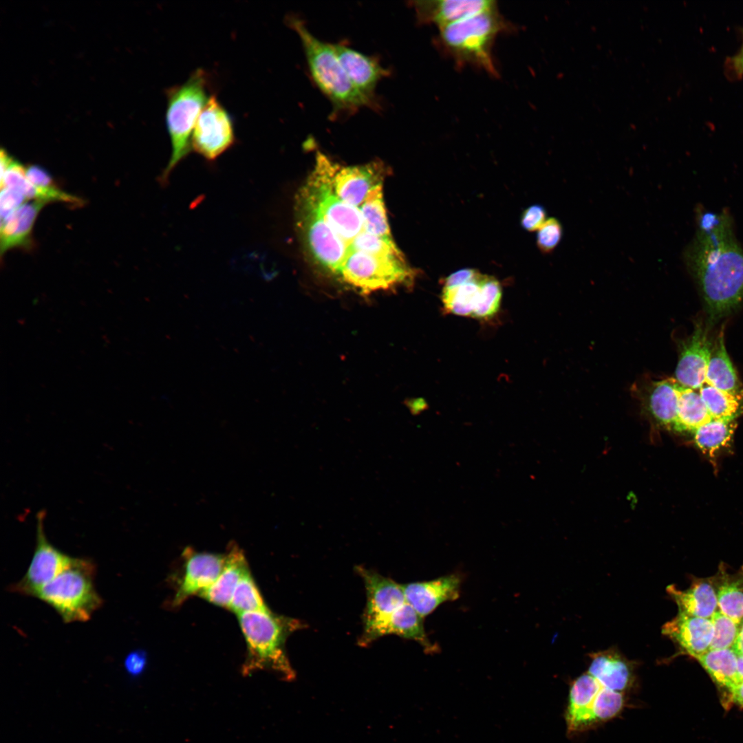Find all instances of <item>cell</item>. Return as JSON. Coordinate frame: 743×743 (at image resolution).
<instances>
[{"mask_svg": "<svg viewBox=\"0 0 743 743\" xmlns=\"http://www.w3.org/2000/svg\"><path fill=\"white\" fill-rule=\"evenodd\" d=\"M235 142L231 116L217 96L211 95L195 125L191 148L208 161H213Z\"/></svg>", "mask_w": 743, "mask_h": 743, "instance_id": "obj_10", "label": "cell"}, {"mask_svg": "<svg viewBox=\"0 0 743 743\" xmlns=\"http://www.w3.org/2000/svg\"><path fill=\"white\" fill-rule=\"evenodd\" d=\"M48 203L32 200L24 203L7 219L1 221L0 253L19 248L30 251L34 248L33 227L40 211Z\"/></svg>", "mask_w": 743, "mask_h": 743, "instance_id": "obj_21", "label": "cell"}, {"mask_svg": "<svg viewBox=\"0 0 743 743\" xmlns=\"http://www.w3.org/2000/svg\"><path fill=\"white\" fill-rule=\"evenodd\" d=\"M366 590L367 603L363 613V627L387 616L407 601L402 585L379 573L356 567Z\"/></svg>", "mask_w": 743, "mask_h": 743, "instance_id": "obj_13", "label": "cell"}, {"mask_svg": "<svg viewBox=\"0 0 743 743\" xmlns=\"http://www.w3.org/2000/svg\"><path fill=\"white\" fill-rule=\"evenodd\" d=\"M305 204L310 248L321 263L339 274L348 254V246L324 221L317 209L307 201Z\"/></svg>", "mask_w": 743, "mask_h": 743, "instance_id": "obj_16", "label": "cell"}, {"mask_svg": "<svg viewBox=\"0 0 743 743\" xmlns=\"http://www.w3.org/2000/svg\"><path fill=\"white\" fill-rule=\"evenodd\" d=\"M286 22L299 35L310 77L332 105L330 118L352 116L361 107L371 108L350 81L332 43L316 38L297 17L288 16Z\"/></svg>", "mask_w": 743, "mask_h": 743, "instance_id": "obj_2", "label": "cell"}, {"mask_svg": "<svg viewBox=\"0 0 743 743\" xmlns=\"http://www.w3.org/2000/svg\"><path fill=\"white\" fill-rule=\"evenodd\" d=\"M742 50H743V48H742Z\"/></svg>", "mask_w": 743, "mask_h": 743, "instance_id": "obj_46", "label": "cell"}, {"mask_svg": "<svg viewBox=\"0 0 743 743\" xmlns=\"http://www.w3.org/2000/svg\"><path fill=\"white\" fill-rule=\"evenodd\" d=\"M735 427V420L712 418L693 431L695 444L703 453L713 457L731 445Z\"/></svg>", "mask_w": 743, "mask_h": 743, "instance_id": "obj_31", "label": "cell"}, {"mask_svg": "<svg viewBox=\"0 0 743 743\" xmlns=\"http://www.w3.org/2000/svg\"><path fill=\"white\" fill-rule=\"evenodd\" d=\"M96 574V566L91 560L74 557L36 597L52 607L64 623L87 621L103 603L95 588Z\"/></svg>", "mask_w": 743, "mask_h": 743, "instance_id": "obj_6", "label": "cell"}, {"mask_svg": "<svg viewBox=\"0 0 743 743\" xmlns=\"http://www.w3.org/2000/svg\"><path fill=\"white\" fill-rule=\"evenodd\" d=\"M662 632L676 643L684 654L694 658L710 649L713 627L711 619L679 612L662 628Z\"/></svg>", "mask_w": 743, "mask_h": 743, "instance_id": "obj_18", "label": "cell"}, {"mask_svg": "<svg viewBox=\"0 0 743 743\" xmlns=\"http://www.w3.org/2000/svg\"><path fill=\"white\" fill-rule=\"evenodd\" d=\"M563 235V228L560 221L554 217L548 218L537 231V247L543 254L551 253L560 244Z\"/></svg>", "mask_w": 743, "mask_h": 743, "instance_id": "obj_37", "label": "cell"}, {"mask_svg": "<svg viewBox=\"0 0 743 743\" xmlns=\"http://www.w3.org/2000/svg\"><path fill=\"white\" fill-rule=\"evenodd\" d=\"M712 419L699 389L681 385L677 418L672 427L676 431L693 432L698 427Z\"/></svg>", "mask_w": 743, "mask_h": 743, "instance_id": "obj_30", "label": "cell"}, {"mask_svg": "<svg viewBox=\"0 0 743 743\" xmlns=\"http://www.w3.org/2000/svg\"><path fill=\"white\" fill-rule=\"evenodd\" d=\"M237 617L247 645L242 674L268 670L285 680H292L295 672L286 654V643L292 633L303 627V624L270 610L244 612Z\"/></svg>", "mask_w": 743, "mask_h": 743, "instance_id": "obj_3", "label": "cell"}, {"mask_svg": "<svg viewBox=\"0 0 743 743\" xmlns=\"http://www.w3.org/2000/svg\"><path fill=\"white\" fill-rule=\"evenodd\" d=\"M26 176L33 185L39 189L52 190L59 188L50 173L40 166L31 165L26 167Z\"/></svg>", "mask_w": 743, "mask_h": 743, "instance_id": "obj_40", "label": "cell"}, {"mask_svg": "<svg viewBox=\"0 0 743 743\" xmlns=\"http://www.w3.org/2000/svg\"><path fill=\"white\" fill-rule=\"evenodd\" d=\"M667 592L676 602L678 611L687 614L711 619L718 610L716 590L711 577L693 578L690 586L680 590L674 585Z\"/></svg>", "mask_w": 743, "mask_h": 743, "instance_id": "obj_24", "label": "cell"}, {"mask_svg": "<svg viewBox=\"0 0 743 743\" xmlns=\"http://www.w3.org/2000/svg\"><path fill=\"white\" fill-rule=\"evenodd\" d=\"M210 78L198 68L182 84L166 89V124L171 143V155L160 182L165 183L175 167L190 153L197 120L207 103Z\"/></svg>", "mask_w": 743, "mask_h": 743, "instance_id": "obj_5", "label": "cell"}, {"mask_svg": "<svg viewBox=\"0 0 743 743\" xmlns=\"http://www.w3.org/2000/svg\"><path fill=\"white\" fill-rule=\"evenodd\" d=\"M182 578L172 600L171 605L178 607L190 596L199 594L217 579L226 561L225 554L197 552L186 547L183 552Z\"/></svg>", "mask_w": 743, "mask_h": 743, "instance_id": "obj_11", "label": "cell"}, {"mask_svg": "<svg viewBox=\"0 0 743 743\" xmlns=\"http://www.w3.org/2000/svg\"><path fill=\"white\" fill-rule=\"evenodd\" d=\"M699 392L713 419L734 420L742 413L741 397L720 391L706 382Z\"/></svg>", "mask_w": 743, "mask_h": 743, "instance_id": "obj_33", "label": "cell"}, {"mask_svg": "<svg viewBox=\"0 0 743 743\" xmlns=\"http://www.w3.org/2000/svg\"><path fill=\"white\" fill-rule=\"evenodd\" d=\"M705 382L720 391L742 397V385L726 352L723 331L712 344Z\"/></svg>", "mask_w": 743, "mask_h": 743, "instance_id": "obj_28", "label": "cell"}, {"mask_svg": "<svg viewBox=\"0 0 743 743\" xmlns=\"http://www.w3.org/2000/svg\"><path fill=\"white\" fill-rule=\"evenodd\" d=\"M713 627V638L709 649H724L733 648L740 630V624L717 610L711 618Z\"/></svg>", "mask_w": 743, "mask_h": 743, "instance_id": "obj_36", "label": "cell"}, {"mask_svg": "<svg viewBox=\"0 0 743 743\" xmlns=\"http://www.w3.org/2000/svg\"><path fill=\"white\" fill-rule=\"evenodd\" d=\"M695 659L722 688L728 690L740 681L737 653L733 648L709 649Z\"/></svg>", "mask_w": 743, "mask_h": 743, "instance_id": "obj_29", "label": "cell"}, {"mask_svg": "<svg viewBox=\"0 0 743 743\" xmlns=\"http://www.w3.org/2000/svg\"><path fill=\"white\" fill-rule=\"evenodd\" d=\"M343 279L364 295L398 286H411L414 270L405 258L378 257L354 251L346 257L340 271Z\"/></svg>", "mask_w": 743, "mask_h": 743, "instance_id": "obj_7", "label": "cell"}, {"mask_svg": "<svg viewBox=\"0 0 743 743\" xmlns=\"http://www.w3.org/2000/svg\"><path fill=\"white\" fill-rule=\"evenodd\" d=\"M461 580L455 574L436 579L402 585L406 601L424 617L444 602L460 596Z\"/></svg>", "mask_w": 743, "mask_h": 743, "instance_id": "obj_19", "label": "cell"}, {"mask_svg": "<svg viewBox=\"0 0 743 743\" xmlns=\"http://www.w3.org/2000/svg\"><path fill=\"white\" fill-rule=\"evenodd\" d=\"M411 3L418 23L434 24L440 29L497 8L492 0H427Z\"/></svg>", "mask_w": 743, "mask_h": 743, "instance_id": "obj_17", "label": "cell"}, {"mask_svg": "<svg viewBox=\"0 0 743 743\" xmlns=\"http://www.w3.org/2000/svg\"><path fill=\"white\" fill-rule=\"evenodd\" d=\"M732 702L743 707V680L727 690Z\"/></svg>", "mask_w": 743, "mask_h": 743, "instance_id": "obj_42", "label": "cell"}, {"mask_svg": "<svg viewBox=\"0 0 743 743\" xmlns=\"http://www.w3.org/2000/svg\"><path fill=\"white\" fill-rule=\"evenodd\" d=\"M382 183L372 188L360 208L365 230L377 236L391 238L383 198Z\"/></svg>", "mask_w": 743, "mask_h": 743, "instance_id": "obj_32", "label": "cell"}, {"mask_svg": "<svg viewBox=\"0 0 743 743\" xmlns=\"http://www.w3.org/2000/svg\"><path fill=\"white\" fill-rule=\"evenodd\" d=\"M510 28L497 8L440 28L436 42L457 65L476 66L496 76L493 46L498 34Z\"/></svg>", "mask_w": 743, "mask_h": 743, "instance_id": "obj_4", "label": "cell"}, {"mask_svg": "<svg viewBox=\"0 0 743 743\" xmlns=\"http://www.w3.org/2000/svg\"><path fill=\"white\" fill-rule=\"evenodd\" d=\"M711 347L707 328L697 324L691 336L682 344L675 372V378L680 385L699 389L705 383Z\"/></svg>", "mask_w": 743, "mask_h": 743, "instance_id": "obj_15", "label": "cell"}, {"mask_svg": "<svg viewBox=\"0 0 743 743\" xmlns=\"http://www.w3.org/2000/svg\"><path fill=\"white\" fill-rule=\"evenodd\" d=\"M423 616L407 602L387 616L369 626L363 627L358 643L367 645L382 636L395 634L419 643L429 652L435 650L424 627Z\"/></svg>", "mask_w": 743, "mask_h": 743, "instance_id": "obj_14", "label": "cell"}, {"mask_svg": "<svg viewBox=\"0 0 743 743\" xmlns=\"http://www.w3.org/2000/svg\"><path fill=\"white\" fill-rule=\"evenodd\" d=\"M691 261L710 324L731 314L743 299V251L726 213H704Z\"/></svg>", "mask_w": 743, "mask_h": 743, "instance_id": "obj_1", "label": "cell"}, {"mask_svg": "<svg viewBox=\"0 0 743 743\" xmlns=\"http://www.w3.org/2000/svg\"><path fill=\"white\" fill-rule=\"evenodd\" d=\"M547 220L545 208L540 204H533L525 209L521 217V225L527 231L538 230Z\"/></svg>", "mask_w": 743, "mask_h": 743, "instance_id": "obj_39", "label": "cell"}, {"mask_svg": "<svg viewBox=\"0 0 743 743\" xmlns=\"http://www.w3.org/2000/svg\"><path fill=\"white\" fill-rule=\"evenodd\" d=\"M731 65L737 74L743 75V50L732 58Z\"/></svg>", "mask_w": 743, "mask_h": 743, "instance_id": "obj_43", "label": "cell"}, {"mask_svg": "<svg viewBox=\"0 0 743 743\" xmlns=\"http://www.w3.org/2000/svg\"><path fill=\"white\" fill-rule=\"evenodd\" d=\"M36 517V546L30 565L21 579L8 588L12 592L34 597L69 566L74 559L48 541L45 533L43 512H39Z\"/></svg>", "mask_w": 743, "mask_h": 743, "instance_id": "obj_9", "label": "cell"}, {"mask_svg": "<svg viewBox=\"0 0 743 743\" xmlns=\"http://www.w3.org/2000/svg\"><path fill=\"white\" fill-rule=\"evenodd\" d=\"M248 570L244 551L235 542H230L219 577L200 596L215 605L228 608L238 583Z\"/></svg>", "mask_w": 743, "mask_h": 743, "instance_id": "obj_23", "label": "cell"}, {"mask_svg": "<svg viewBox=\"0 0 743 743\" xmlns=\"http://www.w3.org/2000/svg\"><path fill=\"white\" fill-rule=\"evenodd\" d=\"M380 164L338 167L333 178L336 195L343 202L357 206L361 204L369 191L382 183Z\"/></svg>", "mask_w": 743, "mask_h": 743, "instance_id": "obj_22", "label": "cell"}, {"mask_svg": "<svg viewBox=\"0 0 743 743\" xmlns=\"http://www.w3.org/2000/svg\"><path fill=\"white\" fill-rule=\"evenodd\" d=\"M354 251L390 258H403L391 238L377 236L366 230L359 233L348 248L347 255Z\"/></svg>", "mask_w": 743, "mask_h": 743, "instance_id": "obj_35", "label": "cell"}, {"mask_svg": "<svg viewBox=\"0 0 743 743\" xmlns=\"http://www.w3.org/2000/svg\"><path fill=\"white\" fill-rule=\"evenodd\" d=\"M228 609L237 614L248 612L270 610L249 570L238 583Z\"/></svg>", "mask_w": 743, "mask_h": 743, "instance_id": "obj_34", "label": "cell"}, {"mask_svg": "<svg viewBox=\"0 0 743 743\" xmlns=\"http://www.w3.org/2000/svg\"><path fill=\"white\" fill-rule=\"evenodd\" d=\"M588 673L605 688L622 692L632 682V666L614 650L595 653Z\"/></svg>", "mask_w": 743, "mask_h": 743, "instance_id": "obj_26", "label": "cell"}, {"mask_svg": "<svg viewBox=\"0 0 743 743\" xmlns=\"http://www.w3.org/2000/svg\"><path fill=\"white\" fill-rule=\"evenodd\" d=\"M680 386L676 378H669L652 381L643 390L645 406L659 424L673 427L677 418Z\"/></svg>", "mask_w": 743, "mask_h": 743, "instance_id": "obj_25", "label": "cell"}, {"mask_svg": "<svg viewBox=\"0 0 743 743\" xmlns=\"http://www.w3.org/2000/svg\"><path fill=\"white\" fill-rule=\"evenodd\" d=\"M737 653V652H736ZM737 673L739 678L741 680H743V654L737 653Z\"/></svg>", "mask_w": 743, "mask_h": 743, "instance_id": "obj_45", "label": "cell"}, {"mask_svg": "<svg viewBox=\"0 0 743 743\" xmlns=\"http://www.w3.org/2000/svg\"><path fill=\"white\" fill-rule=\"evenodd\" d=\"M336 54L354 87L368 102L371 109H379L376 88L383 78L390 75L378 58L368 56L343 43H332Z\"/></svg>", "mask_w": 743, "mask_h": 743, "instance_id": "obj_12", "label": "cell"}, {"mask_svg": "<svg viewBox=\"0 0 743 743\" xmlns=\"http://www.w3.org/2000/svg\"><path fill=\"white\" fill-rule=\"evenodd\" d=\"M27 202L29 201L19 191L10 188L1 189V221L7 219Z\"/></svg>", "mask_w": 743, "mask_h": 743, "instance_id": "obj_38", "label": "cell"}, {"mask_svg": "<svg viewBox=\"0 0 743 743\" xmlns=\"http://www.w3.org/2000/svg\"><path fill=\"white\" fill-rule=\"evenodd\" d=\"M714 584L718 610L741 625L743 622V566L737 571L729 572L721 563L711 577Z\"/></svg>", "mask_w": 743, "mask_h": 743, "instance_id": "obj_27", "label": "cell"}, {"mask_svg": "<svg viewBox=\"0 0 743 743\" xmlns=\"http://www.w3.org/2000/svg\"><path fill=\"white\" fill-rule=\"evenodd\" d=\"M603 687L588 672L573 682L566 714L568 731H582L597 724L594 708L598 694Z\"/></svg>", "mask_w": 743, "mask_h": 743, "instance_id": "obj_20", "label": "cell"}, {"mask_svg": "<svg viewBox=\"0 0 743 743\" xmlns=\"http://www.w3.org/2000/svg\"><path fill=\"white\" fill-rule=\"evenodd\" d=\"M147 665V656L142 650L128 654L124 660V668L129 676L137 678L142 674Z\"/></svg>", "mask_w": 743, "mask_h": 743, "instance_id": "obj_41", "label": "cell"}, {"mask_svg": "<svg viewBox=\"0 0 743 743\" xmlns=\"http://www.w3.org/2000/svg\"><path fill=\"white\" fill-rule=\"evenodd\" d=\"M500 283L493 277L477 271L460 283L442 287L441 301L446 313L478 319H488L499 310Z\"/></svg>", "mask_w": 743, "mask_h": 743, "instance_id": "obj_8", "label": "cell"}, {"mask_svg": "<svg viewBox=\"0 0 743 743\" xmlns=\"http://www.w3.org/2000/svg\"><path fill=\"white\" fill-rule=\"evenodd\" d=\"M733 649L737 653L743 654V622L740 625L739 636Z\"/></svg>", "mask_w": 743, "mask_h": 743, "instance_id": "obj_44", "label": "cell"}]
</instances>
